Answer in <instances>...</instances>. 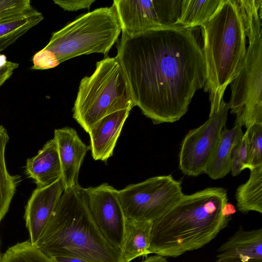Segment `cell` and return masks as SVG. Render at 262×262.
<instances>
[{
  "label": "cell",
  "mask_w": 262,
  "mask_h": 262,
  "mask_svg": "<svg viewBox=\"0 0 262 262\" xmlns=\"http://www.w3.org/2000/svg\"><path fill=\"white\" fill-rule=\"evenodd\" d=\"M117 42L116 56L135 106L154 124L180 120L207 79L202 48L192 29L171 26L122 34Z\"/></svg>",
  "instance_id": "1"
},
{
  "label": "cell",
  "mask_w": 262,
  "mask_h": 262,
  "mask_svg": "<svg viewBox=\"0 0 262 262\" xmlns=\"http://www.w3.org/2000/svg\"><path fill=\"white\" fill-rule=\"evenodd\" d=\"M227 193L209 187L183 194L165 214L153 222L150 254L177 257L208 244L228 225L223 209Z\"/></svg>",
  "instance_id": "2"
},
{
  "label": "cell",
  "mask_w": 262,
  "mask_h": 262,
  "mask_svg": "<svg viewBox=\"0 0 262 262\" xmlns=\"http://www.w3.org/2000/svg\"><path fill=\"white\" fill-rule=\"evenodd\" d=\"M35 246L48 257L66 255L89 262H124L90 211L85 188L64 190Z\"/></svg>",
  "instance_id": "3"
},
{
  "label": "cell",
  "mask_w": 262,
  "mask_h": 262,
  "mask_svg": "<svg viewBox=\"0 0 262 262\" xmlns=\"http://www.w3.org/2000/svg\"><path fill=\"white\" fill-rule=\"evenodd\" d=\"M201 29L207 74L204 88L209 93L210 117L218 111L224 92L241 68L246 53L247 37L236 0H222Z\"/></svg>",
  "instance_id": "4"
},
{
  "label": "cell",
  "mask_w": 262,
  "mask_h": 262,
  "mask_svg": "<svg viewBox=\"0 0 262 262\" xmlns=\"http://www.w3.org/2000/svg\"><path fill=\"white\" fill-rule=\"evenodd\" d=\"M121 32L114 6L98 8L53 33L48 43L36 54L49 69L82 55L101 53L106 57Z\"/></svg>",
  "instance_id": "5"
},
{
  "label": "cell",
  "mask_w": 262,
  "mask_h": 262,
  "mask_svg": "<svg viewBox=\"0 0 262 262\" xmlns=\"http://www.w3.org/2000/svg\"><path fill=\"white\" fill-rule=\"evenodd\" d=\"M249 45L239 71L230 82L228 103L234 124L246 129L262 123V0H236Z\"/></svg>",
  "instance_id": "6"
},
{
  "label": "cell",
  "mask_w": 262,
  "mask_h": 262,
  "mask_svg": "<svg viewBox=\"0 0 262 262\" xmlns=\"http://www.w3.org/2000/svg\"><path fill=\"white\" fill-rule=\"evenodd\" d=\"M135 106L122 66L117 56H106L96 63L90 76L80 81L73 117L88 132L98 121L115 112Z\"/></svg>",
  "instance_id": "7"
},
{
  "label": "cell",
  "mask_w": 262,
  "mask_h": 262,
  "mask_svg": "<svg viewBox=\"0 0 262 262\" xmlns=\"http://www.w3.org/2000/svg\"><path fill=\"white\" fill-rule=\"evenodd\" d=\"M181 182L171 175L151 177L118 190L126 219L154 222L183 195Z\"/></svg>",
  "instance_id": "8"
},
{
  "label": "cell",
  "mask_w": 262,
  "mask_h": 262,
  "mask_svg": "<svg viewBox=\"0 0 262 262\" xmlns=\"http://www.w3.org/2000/svg\"><path fill=\"white\" fill-rule=\"evenodd\" d=\"M229 109L228 103L222 100L216 112L185 135L179 154V167L183 174L196 177L205 173L226 127Z\"/></svg>",
  "instance_id": "9"
},
{
  "label": "cell",
  "mask_w": 262,
  "mask_h": 262,
  "mask_svg": "<svg viewBox=\"0 0 262 262\" xmlns=\"http://www.w3.org/2000/svg\"><path fill=\"white\" fill-rule=\"evenodd\" d=\"M183 0H114L122 34L133 36L143 32L174 26Z\"/></svg>",
  "instance_id": "10"
},
{
  "label": "cell",
  "mask_w": 262,
  "mask_h": 262,
  "mask_svg": "<svg viewBox=\"0 0 262 262\" xmlns=\"http://www.w3.org/2000/svg\"><path fill=\"white\" fill-rule=\"evenodd\" d=\"M91 214L105 239L120 251L123 243L126 217L118 190L107 183L85 188Z\"/></svg>",
  "instance_id": "11"
},
{
  "label": "cell",
  "mask_w": 262,
  "mask_h": 262,
  "mask_svg": "<svg viewBox=\"0 0 262 262\" xmlns=\"http://www.w3.org/2000/svg\"><path fill=\"white\" fill-rule=\"evenodd\" d=\"M63 191L61 179L50 186L37 187L33 191L24 216L33 245H35L40 238Z\"/></svg>",
  "instance_id": "12"
},
{
  "label": "cell",
  "mask_w": 262,
  "mask_h": 262,
  "mask_svg": "<svg viewBox=\"0 0 262 262\" xmlns=\"http://www.w3.org/2000/svg\"><path fill=\"white\" fill-rule=\"evenodd\" d=\"M60 161L64 191L79 185L78 174L90 147L85 144L77 132L70 127L54 130V137Z\"/></svg>",
  "instance_id": "13"
},
{
  "label": "cell",
  "mask_w": 262,
  "mask_h": 262,
  "mask_svg": "<svg viewBox=\"0 0 262 262\" xmlns=\"http://www.w3.org/2000/svg\"><path fill=\"white\" fill-rule=\"evenodd\" d=\"M129 110L120 111L103 118L89 129L90 149L95 160L106 161L113 151Z\"/></svg>",
  "instance_id": "14"
},
{
  "label": "cell",
  "mask_w": 262,
  "mask_h": 262,
  "mask_svg": "<svg viewBox=\"0 0 262 262\" xmlns=\"http://www.w3.org/2000/svg\"><path fill=\"white\" fill-rule=\"evenodd\" d=\"M219 259L262 261V229H239L217 250Z\"/></svg>",
  "instance_id": "15"
},
{
  "label": "cell",
  "mask_w": 262,
  "mask_h": 262,
  "mask_svg": "<svg viewBox=\"0 0 262 262\" xmlns=\"http://www.w3.org/2000/svg\"><path fill=\"white\" fill-rule=\"evenodd\" d=\"M26 172L37 187L50 186L61 179V166L54 138L48 141L35 156L27 159Z\"/></svg>",
  "instance_id": "16"
},
{
  "label": "cell",
  "mask_w": 262,
  "mask_h": 262,
  "mask_svg": "<svg viewBox=\"0 0 262 262\" xmlns=\"http://www.w3.org/2000/svg\"><path fill=\"white\" fill-rule=\"evenodd\" d=\"M242 127L234 124L231 129L224 127L206 169V173L211 179L223 178L231 171V156L233 147L243 136Z\"/></svg>",
  "instance_id": "17"
},
{
  "label": "cell",
  "mask_w": 262,
  "mask_h": 262,
  "mask_svg": "<svg viewBox=\"0 0 262 262\" xmlns=\"http://www.w3.org/2000/svg\"><path fill=\"white\" fill-rule=\"evenodd\" d=\"M153 222L126 219L123 243L120 250L124 262H131L150 254Z\"/></svg>",
  "instance_id": "18"
},
{
  "label": "cell",
  "mask_w": 262,
  "mask_h": 262,
  "mask_svg": "<svg viewBox=\"0 0 262 262\" xmlns=\"http://www.w3.org/2000/svg\"><path fill=\"white\" fill-rule=\"evenodd\" d=\"M247 182L241 185L235 193L239 211L247 213L255 211L262 213V165L250 170Z\"/></svg>",
  "instance_id": "19"
},
{
  "label": "cell",
  "mask_w": 262,
  "mask_h": 262,
  "mask_svg": "<svg viewBox=\"0 0 262 262\" xmlns=\"http://www.w3.org/2000/svg\"><path fill=\"white\" fill-rule=\"evenodd\" d=\"M222 0H183L174 26L193 29L201 26L214 14Z\"/></svg>",
  "instance_id": "20"
},
{
  "label": "cell",
  "mask_w": 262,
  "mask_h": 262,
  "mask_svg": "<svg viewBox=\"0 0 262 262\" xmlns=\"http://www.w3.org/2000/svg\"><path fill=\"white\" fill-rule=\"evenodd\" d=\"M9 140L6 129L0 125V224L9 210L20 181V177L11 175L6 168L5 152Z\"/></svg>",
  "instance_id": "21"
},
{
  "label": "cell",
  "mask_w": 262,
  "mask_h": 262,
  "mask_svg": "<svg viewBox=\"0 0 262 262\" xmlns=\"http://www.w3.org/2000/svg\"><path fill=\"white\" fill-rule=\"evenodd\" d=\"M43 19L42 14L34 9L21 16L1 21L0 53Z\"/></svg>",
  "instance_id": "22"
},
{
  "label": "cell",
  "mask_w": 262,
  "mask_h": 262,
  "mask_svg": "<svg viewBox=\"0 0 262 262\" xmlns=\"http://www.w3.org/2000/svg\"><path fill=\"white\" fill-rule=\"evenodd\" d=\"M1 262H53L38 248L26 241L9 248Z\"/></svg>",
  "instance_id": "23"
},
{
  "label": "cell",
  "mask_w": 262,
  "mask_h": 262,
  "mask_svg": "<svg viewBox=\"0 0 262 262\" xmlns=\"http://www.w3.org/2000/svg\"><path fill=\"white\" fill-rule=\"evenodd\" d=\"M246 133L248 150L246 168L250 170L262 165V123L247 128Z\"/></svg>",
  "instance_id": "24"
},
{
  "label": "cell",
  "mask_w": 262,
  "mask_h": 262,
  "mask_svg": "<svg viewBox=\"0 0 262 262\" xmlns=\"http://www.w3.org/2000/svg\"><path fill=\"white\" fill-rule=\"evenodd\" d=\"M34 9L29 0H0V22L21 16Z\"/></svg>",
  "instance_id": "25"
},
{
  "label": "cell",
  "mask_w": 262,
  "mask_h": 262,
  "mask_svg": "<svg viewBox=\"0 0 262 262\" xmlns=\"http://www.w3.org/2000/svg\"><path fill=\"white\" fill-rule=\"evenodd\" d=\"M248 158V143L245 132L232 151L231 172L233 176H238L246 169Z\"/></svg>",
  "instance_id": "26"
},
{
  "label": "cell",
  "mask_w": 262,
  "mask_h": 262,
  "mask_svg": "<svg viewBox=\"0 0 262 262\" xmlns=\"http://www.w3.org/2000/svg\"><path fill=\"white\" fill-rule=\"evenodd\" d=\"M95 0H53L54 3L68 11H76L78 10L88 9Z\"/></svg>",
  "instance_id": "27"
},
{
  "label": "cell",
  "mask_w": 262,
  "mask_h": 262,
  "mask_svg": "<svg viewBox=\"0 0 262 262\" xmlns=\"http://www.w3.org/2000/svg\"><path fill=\"white\" fill-rule=\"evenodd\" d=\"M18 66L16 63L8 61L5 55H0V86L11 77Z\"/></svg>",
  "instance_id": "28"
},
{
  "label": "cell",
  "mask_w": 262,
  "mask_h": 262,
  "mask_svg": "<svg viewBox=\"0 0 262 262\" xmlns=\"http://www.w3.org/2000/svg\"><path fill=\"white\" fill-rule=\"evenodd\" d=\"M49 257L53 262H89L80 258L66 255H54Z\"/></svg>",
  "instance_id": "29"
},
{
  "label": "cell",
  "mask_w": 262,
  "mask_h": 262,
  "mask_svg": "<svg viewBox=\"0 0 262 262\" xmlns=\"http://www.w3.org/2000/svg\"><path fill=\"white\" fill-rule=\"evenodd\" d=\"M236 212L235 206L228 202L225 204L223 209V215L227 218H230V216L234 214Z\"/></svg>",
  "instance_id": "30"
},
{
  "label": "cell",
  "mask_w": 262,
  "mask_h": 262,
  "mask_svg": "<svg viewBox=\"0 0 262 262\" xmlns=\"http://www.w3.org/2000/svg\"><path fill=\"white\" fill-rule=\"evenodd\" d=\"M142 262H169L165 257L158 255H152L145 258Z\"/></svg>",
  "instance_id": "31"
},
{
  "label": "cell",
  "mask_w": 262,
  "mask_h": 262,
  "mask_svg": "<svg viewBox=\"0 0 262 262\" xmlns=\"http://www.w3.org/2000/svg\"><path fill=\"white\" fill-rule=\"evenodd\" d=\"M212 262H243L237 259H219L217 258L216 260L212 261ZM246 262H262V261H249Z\"/></svg>",
  "instance_id": "32"
},
{
  "label": "cell",
  "mask_w": 262,
  "mask_h": 262,
  "mask_svg": "<svg viewBox=\"0 0 262 262\" xmlns=\"http://www.w3.org/2000/svg\"><path fill=\"white\" fill-rule=\"evenodd\" d=\"M1 259H2V255H1V251H0V262L1 261Z\"/></svg>",
  "instance_id": "33"
}]
</instances>
